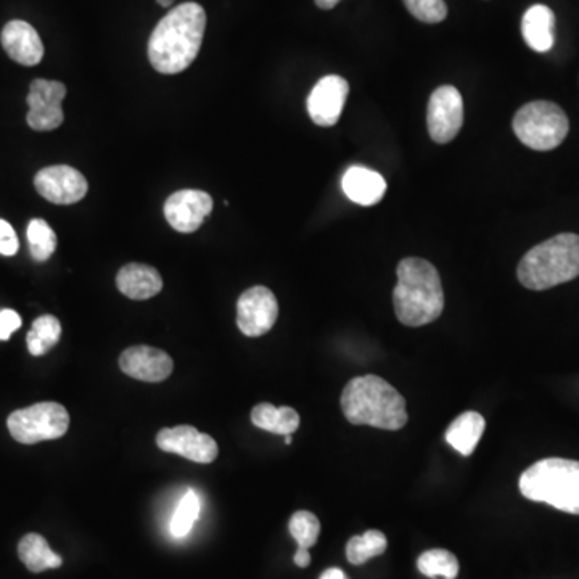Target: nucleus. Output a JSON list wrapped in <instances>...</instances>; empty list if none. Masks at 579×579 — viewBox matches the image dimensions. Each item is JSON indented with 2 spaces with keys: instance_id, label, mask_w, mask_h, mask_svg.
Segmentation results:
<instances>
[{
  "instance_id": "obj_27",
  "label": "nucleus",
  "mask_w": 579,
  "mask_h": 579,
  "mask_svg": "<svg viewBox=\"0 0 579 579\" xmlns=\"http://www.w3.org/2000/svg\"><path fill=\"white\" fill-rule=\"evenodd\" d=\"M288 528L298 543V547H304V549L313 547L319 539V534H321V523L317 520L316 515L311 514L308 510H300V512L293 514Z\"/></svg>"
},
{
  "instance_id": "obj_3",
  "label": "nucleus",
  "mask_w": 579,
  "mask_h": 579,
  "mask_svg": "<svg viewBox=\"0 0 579 579\" xmlns=\"http://www.w3.org/2000/svg\"><path fill=\"white\" fill-rule=\"evenodd\" d=\"M341 409L353 425L401 430L407 423L406 401L395 386L377 375L353 378L341 395Z\"/></svg>"
},
{
  "instance_id": "obj_17",
  "label": "nucleus",
  "mask_w": 579,
  "mask_h": 579,
  "mask_svg": "<svg viewBox=\"0 0 579 579\" xmlns=\"http://www.w3.org/2000/svg\"><path fill=\"white\" fill-rule=\"evenodd\" d=\"M116 287L131 300H148L161 292L163 279L155 267L131 263L121 267L116 276Z\"/></svg>"
},
{
  "instance_id": "obj_33",
  "label": "nucleus",
  "mask_w": 579,
  "mask_h": 579,
  "mask_svg": "<svg viewBox=\"0 0 579 579\" xmlns=\"http://www.w3.org/2000/svg\"><path fill=\"white\" fill-rule=\"evenodd\" d=\"M321 579H350L340 568H329L322 573Z\"/></svg>"
},
{
  "instance_id": "obj_15",
  "label": "nucleus",
  "mask_w": 579,
  "mask_h": 579,
  "mask_svg": "<svg viewBox=\"0 0 579 579\" xmlns=\"http://www.w3.org/2000/svg\"><path fill=\"white\" fill-rule=\"evenodd\" d=\"M120 367L124 374L140 382L158 383L173 374L174 362L165 351L140 345L123 351Z\"/></svg>"
},
{
  "instance_id": "obj_6",
  "label": "nucleus",
  "mask_w": 579,
  "mask_h": 579,
  "mask_svg": "<svg viewBox=\"0 0 579 579\" xmlns=\"http://www.w3.org/2000/svg\"><path fill=\"white\" fill-rule=\"evenodd\" d=\"M570 131L565 111L552 102L536 100L515 113L514 132L526 147L547 152L562 144Z\"/></svg>"
},
{
  "instance_id": "obj_34",
  "label": "nucleus",
  "mask_w": 579,
  "mask_h": 579,
  "mask_svg": "<svg viewBox=\"0 0 579 579\" xmlns=\"http://www.w3.org/2000/svg\"><path fill=\"white\" fill-rule=\"evenodd\" d=\"M314 2H316L319 9L330 10L335 9V7L340 4L341 0H314Z\"/></svg>"
},
{
  "instance_id": "obj_22",
  "label": "nucleus",
  "mask_w": 579,
  "mask_h": 579,
  "mask_svg": "<svg viewBox=\"0 0 579 579\" xmlns=\"http://www.w3.org/2000/svg\"><path fill=\"white\" fill-rule=\"evenodd\" d=\"M251 422L261 430L285 436L298 430L300 415L292 407H276L263 403L251 411Z\"/></svg>"
},
{
  "instance_id": "obj_26",
  "label": "nucleus",
  "mask_w": 579,
  "mask_h": 579,
  "mask_svg": "<svg viewBox=\"0 0 579 579\" xmlns=\"http://www.w3.org/2000/svg\"><path fill=\"white\" fill-rule=\"evenodd\" d=\"M29 251L39 263H44L57 250V235L44 219H33L28 226Z\"/></svg>"
},
{
  "instance_id": "obj_1",
  "label": "nucleus",
  "mask_w": 579,
  "mask_h": 579,
  "mask_svg": "<svg viewBox=\"0 0 579 579\" xmlns=\"http://www.w3.org/2000/svg\"><path fill=\"white\" fill-rule=\"evenodd\" d=\"M206 13L202 5L185 2L166 15L148 41V60L161 74L187 70L202 49Z\"/></svg>"
},
{
  "instance_id": "obj_36",
  "label": "nucleus",
  "mask_w": 579,
  "mask_h": 579,
  "mask_svg": "<svg viewBox=\"0 0 579 579\" xmlns=\"http://www.w3.org/2000/svg\"><path fill=\"white\" fill-rule=\"evenodd\" d=\"M285 444H292V435H285Z\"/></svg>"
},
{
  "instance_id": "obj_4",
  "label": "nucleus",
  "mask_w": 579,
  "mask_h": 579,
  "mask_svg": "<svg viewBox=\"0 0 579 579\" xmlns=\"http://www.w3.org/2000/svg\"><path fill=\"white\" fill-rule=\"evenodd\" d=\"M518 280L530 290H547L579 276V235H555L528 251L518 264Z\"/></svg>"
},
{
  "instance_id": "obj_5",
  "label": "nucleus",
  "mask_w": 579,
  "mask_h": 579,
  "mask_svg": "<svg viewBox=\"0 0 579 579\" xmlns=\"http://www.w3.org/2000/svg\"><path fill=\"white\" fill-rule=\"evenodd\" d=\"M520 493L530 501L579 515V462L557 457L539 460L520 477Z\"/></svg>"
},
{
  "instance_id": "obj_13",
  "label": "nucleus",
  "mask_w": 579,
  "mask_h": 579,
  "mask_svg": "<svg viewBox=\"0 0 579 579\" xmlns=\"http://www.w3.org/2000/svg\"><path fill=\"white\" fill-rule=\"evenodd\" d=\"M213 206L210 193L193 189L179 190L166 200V221L177 232L192 234L210 216Z\"/></svg>"
},
{
  "instance_id": "obj_21",
  "label": "nucleus",
  "mask_w": 579,
  "mask_h": 579,
  "mask_svg": "<svg viewBox=\"0 0 579 579\" xmlns=\"http://www.w3.org/2000/svg\"><path fill=\"white\" fill-rule=\"evenodd\" d=\"M18 557L33 573L54 570L63 565L62 557L50 549L46 538L36 533L26 534L25 538L21 539L18 544Z\"/></svg>"
},
{
  "instance_id": "obj_2",
  "label": "nucleus",
  "mask_w": 579,
  "mask_h": 579,
  "mask_svg": "<svg viewBox=\"0 0 579 579\" xmlns=\"http://www.w3.org/2000/svg\"><path fill=\"white\" fill-rule=\"evenodd\" d=\"M398 284L393 293L398 321L407 327L432 324L444 309L440 274L422 258H406L399 263Z\"/></svg>"
},
{
  "instance_id": "obj_31",
  "label": "nucleus",
  "mask_w": 579,
  "mask_h": 579,
  "mask_svg": "<svg viewBox=\"0 0 579 579\" xmlns=\"http://www.w3.org/2000/svg\"><path fill=\"white\" fill-rule=\"evenodd\" d=\"M21 327V317L13 309H0V341H7Z\"/></svg>"
},
{
  "instance_id": "obj_25",
  "label": "nucleus",
  "mask_w": 579,
  "mask_h": 579,
  "mask_svg": "<svg viewBox=\"0 0 579 579\" xmlns=\"http://www.w3.org/2000/svg\"><path fill=\"white\" fill-rule=\"evenodd\" d=\"M388 547L385 534L382 531L370 530L362 536H354L346 546V557L353 565H362L367 560L382 555Z\"/></svg>"
},
{
  "instance_id": "obj_24",
  "label": "nucleus",
  "mask_w": 579,
  "mask_h": 579,
  "mask_svg": "<svg viewBox=\"0 0 579 579\" xmlns=\"http://www.w3.org/2000/svg\"><path fill=\"white\" fill-rule=\"evenodd\" d=\"M422 575L432 579H456L459 575V562L456 555L443 549L423 552L417 560Z\"/></svg>"
},
{
  "instance_id": "obj_12",
  "label": "nucleus",
  "mask_w": 579,
  "mask_h": 579,
  "mask_svg": "<svg viewBox=\"0 0 579 579\" xmlns=\"http://www.w3.org/2000/svg\"><path fill=\"white\" fill-rule=\"evenodd\" d=\"M157 444L161 451L179 454L197 464H211L219 454L218 443L190 425L163 428L157 435Z\"/></svg>"
},
{
  "instance_id": "obj_9",
  "label": "nucleus",
  "mask_w": 579,
  "mask_h": 579,
  "mask_svg": "<svg viewBox=\"0 0 579 579\" xmlns=\"http://www.w3.org/2000/svg\"><path fill=\"white\" fill-rule=\"evenodd\" d=\"M66 97V86L58 81L36 79L29 86L28 102L29 128L37 132L54 131L60 128L65 115H63L62 102Z\"/></svg>"
},
{
  "instance_id": "obj_8",
  "label": "nucleus",
  "mask_w": 579,
  "mask_h": 579,
  "mask_svg": "<svg viewBox=\"0 0 579 579\" xmlns=\"http://www.w3.org/2000/svg\"><path fill=\"white\" fill-rule=\"evenodd\" d=\"M428 132L436 144L456 139L464 124V100L454 86H441L428 102Z\"/></svg>"
},
{
  "instance_id": "obj_18",
  "label": "nucleus",
  "mask_w": 579,
  "mask_h": 579,
  "mask_svg": "<svg viewBox=\"0 0 579 579\" xmlns=\"http://www.w3.org/2000/svg\"><path fill=\"white\" fill-rule=\"evenodd\" d=\"M341 185L346 197L361 206L377 205L386 192V182L382 174L364 166H353L348 169Z\"/></svg>"
},
{
  "instance_id": "obj_16",
  "label": "nucleus",
  "mask_w": 579,
  "mask_h": 579,
  "mask_svg": "<svg viewBox=\"0 0 579 579\" xmlns=\"http://www.w3.org/2000/svg\"><path fill=\"white\" fill-rule=\"evenodd\" d=\"M0 41L13 62L23 66H36L44 57V44L33 26L26 21H9L2 29Z\"/></svg>"
},
{
  "instance_id": "obj_19",
  "label": "nucleus",
  "mask_w": 579,
  "mask_h": 579,
  "mask_svg": "<svg viewBox=\"0 0 579 579\" xmlns=\"http://www.w3.org/2000/svg\"><path fill=\"white\" fill-rule=\"evenodd\" d=\"M522 34L534 52L544 54L554 47L555 15L547 5H533L526 10L522 20Z\"/></svg>"
},
{
  "instance_id": "obj_20",
  "label": "nucleus",
  "mask_w": 579,
  "mask_h": 579,
  "mask_svg": "<svg viewBox=\"0 0 579 579\" xmlns=\"http://www.w3.org/2000/svg\"><path fill=\"white\" fill-rule=\"evenodd\" d=\"M486 422L478 412H464L459 415L446 432V441L462 456H470L485 432Z\"/></svg>"
},
{
  "instance_id": "obj_7",
  "label": "nucleus",
  "mask_w": 579,
  "mask_h": 579,
  "mask_svg": "<svg viewBox=\"0 0 579 579\" xmlns=\"http://www.w3.org/2000/svg\"><path fill=\"white\" fill-rule=\"evenodd\" d=\"M7 425L18 443L36 444L62 438L70 427V414L62 404L47 401L12 412Z\"/></svg>"
},
{
  "instance_id": "obj_35",
  "label": "nucleus",
  "mask_w": 579,
  "mask_h": 579,
  "mask_svg": "<svg viewBox=\"0 0 579 579\" xmlns=\"http://www.w3.org/2000/svg\"><path fill=\"white\" fill-rule=\"evenodd\" d=\"M158 5H161V7H171V5H173L174 0H157Z\"/></svg>"
},
{
  "instance_id": "obj_30",
  "label": "nucleus",
  "mask_w": 579,
  "mask_h": 579,
  "mask_svg": "<svg viewBox=\"0 0 579 579\" xmlns=\"http://www.w3.org/2000/svg\"><path fill=\"white\" fill-rule=\"evenodd\" d=\"M18 247H20V243H18L15 230L9 222L0 219V255H17Z\"/></svg>"
},
{
  "instance_id": "obj_14",
  "label": "nucleus",
  "mask_w": 579,
  "mask_h": 579,
  "mask_svg": "<svg viewBox=\"0 0 579 579\" xmlns=\"http://www.w3.org/2000/svg\"><path fill=\"white\" fill-rule=\"evenodd\" d=\"M348 94L350 84L338 74H329L322 78L314 86L306 102L311 120L322 128L335 126L340 120L341 111L345 108Z\"/></svg>"
},
{
  "instance_id": "obj_32",
  "label": "nucleus",
  "mask_w": 579,
  "mask_h": 579,
  "mask_svg": "<svg viewBox=\"0 0 579 579\" xmlns=\"http://www.w3.org/2000/svg\"><path fill=\"white\" fill-rule=\"evenodd\" d=\"M295 563L300 568L309 567L311 563V555H309V549H304V547H298V551L295 554Z\"/></svg>"
},
{
  "instance_id": "obj_29",
  "label": "nucleus",
  "mask_w": 579,
  "mask_h": 579,
  "mask_svg": "<svg viewBox=\"0 0 579 579\" xmlns=\"http://www.w3.org/2000/svg\"><path fill=\"white\" fill-rule=\"evenodd\" d=\"M412 17L428 25L441 23L448 17V5L444 0H403Z\"/></svg>"
},
{
  "instance_id": "obj_28",
  "label": "nucleus",
  "mask_w": 579,
  "mask_h": 579,
  "mask_svg": "<svg viewBox=\"0 0 579 579\" xmlns=\"http://www.w3.org/2000/svg\"><path fill=\"white\" fill-rule=\"evenodd\" d=\"M198 515H200V499L193 491H187L171 520V531L174 536L177 538L187 536L192 530L193 523L197 522Z\"/></svg>"
},
{
  "instance_id": "obj_10",
  "label": "nucleus",
  "mask_w": 579,
  "mask_h": 579,
  "mask_svg": "<svg viewBox=\"0 0 579 579\" xmlns=\"http://www.w3.org/2000/svg\"><path fill=\"white\" fill-rule=\"evenodd\" d=\"M279 317V303L274 293L267 287L250 288L240 295L237 303V325L247 337H263L276 324Z\"/></svg>"
},
{
  "instance_id": "obj_11",
  "label": "nucleus",
  "mask_w": 579,
  "mask_h": 579,
  "mask_svg": "<svg viewBox=\"0 0 579 579\" xmlns=\"http://www.w3.org/2000/svg\"><path fill=\"white\" fill-rule=\"evenodd\" d=\"M34 187L41 197L54 205H73L86 197L89 184L78 169L68 165L49 166L34 177Z\"/></svg>"
},
{
  "instance_id": "obj_23",
  "label": "nucleus",
  "mask_w": 579,
  "mask_h": 579,
  "mask_svg": "<svg viewBox=\"0 0 579 579\" xmlns=\"http://www.w3.org/2000/svg\"><path fill=\"white\" fill-rule=\"evenodd\" d=\"M62 337V324L57 317L46 316L37 317L33 322V329L29 330L26 343H28L29 353L33 356H44L49 353Z\"/></svg>"
}]
</instances>
